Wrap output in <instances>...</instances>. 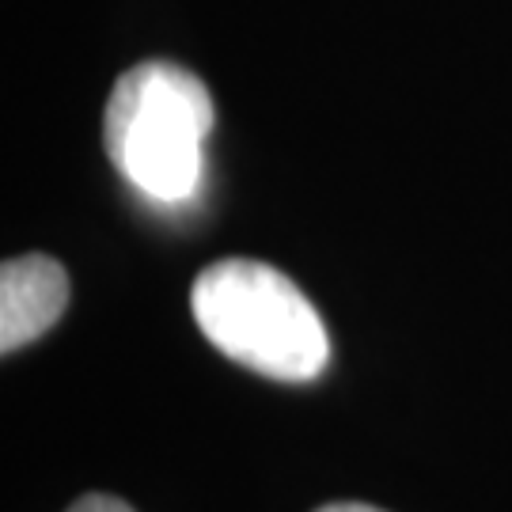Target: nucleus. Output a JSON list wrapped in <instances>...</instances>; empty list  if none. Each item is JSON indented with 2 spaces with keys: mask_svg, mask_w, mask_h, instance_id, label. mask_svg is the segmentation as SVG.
<instances>
[{
  "mask_svg": "<svg viewBox=\"0 0 512 512\" xmlns=\"http://www.w3.org/2000/svg\"><path fill=\"white\" fill-rule=\"evenodd\" d=\"M213 95L202 76L175 61H141L118 76L103 110L114 167L145 198L179 205L202 186Z\"/></svg>",
  "mask_w": 512,
  "mask_h": 512,
  "instance_id": "f03ea898",
  "label": "nucleus"
},
{
  "mask_svg": "<svg viewBox=\"0 0 512 512\" xmlns=\"http://www.w3.org/2000/svg\"><path fill=\"white\" fill-rule=\"evenodd\" d=\"M69 304V274L50 255L8 258L0 270V349L27 346L61 319Z\"/></svg>",
  "mask_w": 512,
  "mask_h": 512,
  "instance_id": "7ed1b4c3",
  "label": "nucleus"
},
{
  "mask_svg": "<svg viewBox=\"0 0 512 512\" xmlns=\"http://www.w3.org/2000/svg\"><path fill=\"white\" fill-rule=\"evenodd\" d=\"M315 512H384V509L361 505V501H338V505H323V509H315Z\"/></svg>",
  "mask_w": 512,
  "mask_h": 512,
  "instance_id": "39448f33",
  "label": "nucleus"
},
{
  "mask_svg": "<svg viewBox=\"0 0 512 512\" xmlns=\"http://www.w3.org/2000/svg\"><path fill=\"white\" fill-rule=\"evenodd\" d=\"M69 512H133L126 501H118V497L110 494H84L80 501L69 505Z\"/></svg>",
  "mask_w": 512,
  "mask_h": 512,
  "instance_id": "20e7f679",
  "label": "nucleus"
},
{
  "mask_svg": "<svg viewBox=\"0 0 512 512\" xmlns=\"http://www.w3.org/2000/svg\"><path fill=\"white\" fill-rule=\"evenodd\" d=\"M190 311L236 365L285 384L315 380L330 357L327 327L289 274L255 258H220L194 277Z\"/></svg>",
  "mask_w": 512,
  "mask_h": 512,
  "instance_id": "f257e3e1",
  "label": "nucleus"
}]
</instances>
